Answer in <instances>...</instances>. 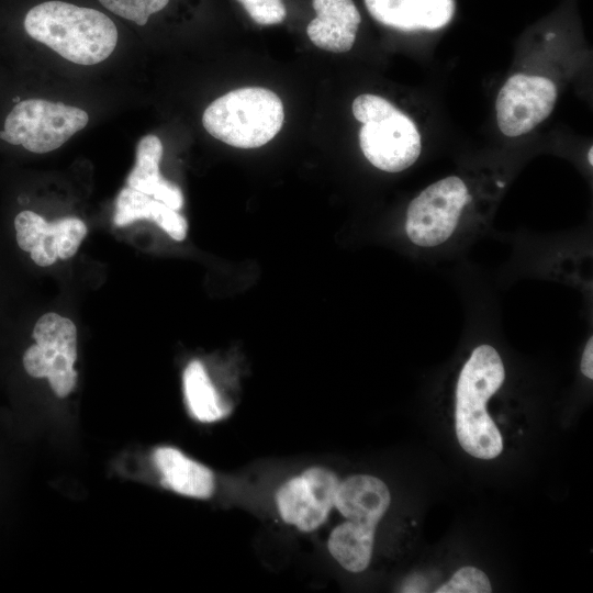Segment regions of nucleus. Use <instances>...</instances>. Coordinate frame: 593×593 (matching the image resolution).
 Returning <instances> with one entry per match:
<instances>
[{"instance_id": "1", "label": "nucleus", "mask_w": 593, "mask_h": 593, "mask_svg": "<svg viewBox=\"0 0 593 593\" xmlns=\"http://www.w3.org/2000/svg\"><path fill=\"white\" fill-rule=\"evenodd\" d=\"M26 33L65 59L85 66L105 60L118 43V29L104 13L63 1H46L29 10Z\"/></svg>"}, {"instance_id": "2", "label": "nucleus", "mask_w": 593, "mask_h": 593, "mask_svg": "<svg viewBox=\"0 0 593 593\" xmlns=\"http://www.w3.org/2000/svg\"><path fill=\"white\" fill-rule=\"evenodd\" d=\"M505 370L499 353L480 345L465 363L456 389V434L461 447L471 456L493 459L503 449L499 428L489 416L485 404L501 388Z\"/></svg>"}, {"instance_id": "3", "label": "nucleus", "mask_w": 593, "mask_h": 593, "mask_svg": "<svg viewBox=\"0 0 593 593\" xmlns=\"http://www.w3.org/2000/svg\"><path fill=\"white\" fill-rule=\"evenodd\" d=\"M281 99L261 87L232 90L215 99L203 112L202 124L214 138L238 148H257L281 130Z\"/></svg>"}, {"instance_id": "4", "label": "nucleus", "mask_w": 593, "mask_h": 593, "mask_svg": "<svg viewBox=\"0 0 593 593\" xmlns=\"http://www.w3.org/2000/svg\"><path fill=\"white\" fill-rule=\"evenodd\" d=\"M353 114L362 123L359 145L365 157L378 169L399 172L419 157L421 134L415 123L387 99L371 93L358 96Z\"/></svg>"}, {"instance_id": "5", "label": "nucleus", "mask_w": 593, "mask_h": 593, "mask_svg": "<svg viewBox=\"0 0 593 593\" xmlns=\"http://www.w3.org/2000/svg\"><path fill=\"white\" fill-rule=\"evenodd\" d=\"M89 122L88 113L77 107L44 99L18 102L4 120L0 138L44 154L59 148Z\"/></svg>"}, {"instance_id": "6", "label": "nucleus", "mask_w": 593, "mask_h": 593, "mask_svg": "<svg viewBox=\"0 0 593 593\" xmlns=\"http://www.w3.org/2000/svg\"><path fill=\"white\" fill-rule=\"evenodd\" d=\"M36 344L23 355V366L34 378H46L59 398H66L75 388L77 372V329L74 322L57 313L40 317L33 329Z\"/></svg>"}, {"instance_id": "7", "label": "nucleus", "mask_w": 593, "mask_h": 593, "mask_svg": "<svg viewBox=\"0 0 593 593\" xmlns=\"http://www.w3.org/2000/svg\"><path fill=\"white\" fill-rule=\"evenodd\" d=\"M471 200L459 177H446L428 186L409 204L405 223L409 238L422 247L443 244L455 232L463 208Z\"/></svg>"}, {"instance_id": "8", "label": "nucleus", "mask_w": 593, "mask_h": 593, "mask_svg": "<svg viewBox=\"0 0 593 593\" xmlns=\"http://www.w3.org/2000/svg\"><path fill=\"white\" fill-rule=\"evenodd\" d=\"M557 88L546 77L516 74L499 91L495 110L501 132L510 137L530 132L553 110Z\"/></svg>"}, {"instance_id": "9", "label": "nucleus", "mask_w": 593, "mask_h": 593, "mask_svg": "<svg viewBox=\"0 0 593 593\" xmlns=\"http://www.w3.org/2000/svg\"><path fill=\"white\" fill-rule=\"evenodd\" d=\"M339 481L325 468L313 467L286 482L277 492L282 519L302 532H312L327 518Z\"/></svg>"}, {"instance_id": "10", "label": "nucleus", "mask_w": 593, "mask_h": 593, "mask_svg": "<svg viewBox=\"0 0 593 593\" xmlns=\"http://www.w3.org/2000/svg\"><path fill=\"white\" fill-rule=\"evenodd\" d=\"M14 227L18 245L29 251L33 261L41 267L72 257L87 235L86 224L77 217L47 222L27 210L15 216Z\"/></svg>"}, {"instance_id": "11", "label": "nucleus", "mask_w": 593, "mask_h": 593, "mask_svg": "<svg viewBox=\"0 0 593 593\" xmlns=\"http://www.w3.org/2000/svg\"><path fill=\"white\" fill-rule=\"evenodd\" d=\"M378 22L401 31L437 30L455 13V0H365Z\"/></svg>"}, {"instance_id": "12", "label": "nucleus", "mask_w": 593, "mask_h": 593, "mask_svg": "<svg viewBox=\"0 0 593 593\" xmlns=\"http://www.w3.org/2000/svg\"><path fill=\"white\" fill-rule=\"evenodd\" d=\"M316 12L306 26L311 42L324 51L348 52L356 40L361 21L353 0H313Z\"/></svg>"}, {"instance_id": "13", "label": "nucleus", "mask_w": 593, "mask_h": 593, "mask_svg": "<svg viewBox=\"0 0 593 593\" xmlns=\"http://www.w3.org/2000/svg\"><path fill=\"white\" fill-rule=\"evenodd\" d=\"M390 501V492L383 481L357 474L339 482L334 506L348 521L377 526Z\"/></svg>"}, {"instance_id": "14", "label": "nucleus", "mask_w": 593, "mask_h": 593, "mask_svg": "<svg viewBox=\"0 0 593 593\" xmlns=\"http://www.w3.org/2000/svg\"><path fill=\"white\" fill-rule=\"evenodd\" d=\"M163 143L156 135L143 136L136 147V161L127 176V187L141 191L178 211L183 195L178 186L166 180L159 172Z\"/></svg>"}, {"instance_id": "15", "label": "nucleus", "mask_w": 593, "mask_h": 593, "mask_svg": "<svg viewBox=\"0 0 593 593\" xmlns=\"http://www.w3.org/2000/svg\"><path fill=\"white\" fill-rule=\"evenodd\" d=\"M163 483L179 494L208 499L214 491L212 471L174 447H159L154 454Z\"/></svg>"}, {"instance_id": "16", "label": "nucleus", "mask_w": 593, "mask_h": 593, "mask_svg": "<svg viewBox=\"0 0 593 593\" xmlns=\"http://www.w3.org/2000/svg\"><path fill=\"white\" fill-rule=\"evenodd\" d=\"M138 220L155 222L176 240L187 235V221L178 211L141 191L123 188L115 202L114 224L124 226Z\"/></svg>"}, {"instance_id": "17", "label": "nucleus", "mask_w": 593, "mask_h": 593, "mask_svg": "<svg viewBox=\"0 0 593 593\" xmlns=\"http://www.w3.org/2000/svg\"><path fill=\"white\" fill-rule=\"evenodd\" d=\"M376 526L347 521L335 527L328 538V550L348 571L360 572L370 563Z\"/></svg>"}, {"instance_id": "18", "label": "nucleus", "mask_w": 593, "mask_h": 593, "mask_svg": "<svg viewBox=\"0 0 593 593\" xmlns=\"http://www.w3.org/2000/svg\"><path fill=\"white\" fill-rule=\"evenodd\" d=\"M183 389L190 413L200 422H214L228 414L199 360L187 366L183 372Z\"/></svg>"}, {"instance_id": "19", "label": "nucleus", "mask_w": 593, "mask_h": 593, "mask_svg": "<svg viewBox=\"0 0 593 593\" xmlns=\"http://www.w3.org/2000/svg\"><path fill=\"white\" fill-rule=\"evenodd\" d=\"M99 2L112 13L145 25L149 16L163 10L169 0H99Z\"/></svg>"}, {"instance_id": "20", "label": "nucleus", "mask_w": 593, "mask_h": 593, "mask_svg": "<svg viewBox=\"0 0 593 593\" xmlns=\"http://www.w3.org/2000/svg\"><path fill=\"white\" fill-rule=\"evenodd\" d=\"M491 583L486 574L473 567L459 569L436 593H489Z\"/></svg>"}, {"instance_id": "21", "label": "nucleus", "mask_w": 593, "mask_h": 593, "mask_svg": "<svg viewBox=\"0 0 593 593\" xmlns=\"http://www.w3.org/2000/svg\"><path fill=\"white\" fill-rule=\"evenodd\" d=\"M243 4L254 22L260 25L281 23L287 9L282 0H236Z\"/></svg>"}, {"instance_id": "22", "label": "nucleus", "mask_w": 593, "mask_h": 593, "mask_svg": "<svg viewBox=\"0 0 593 593\" xmlns=\"http://www.w3.org/2000/svg\"><path fill=\"white\" fill-rule=\"evenodd\" d=\"M581 371L589 378L593 379V338L590 337L588 340L582 359H581Z\"/></svg>"}, {"instance_id": "23", "label": "nucleus", "mask_w": 593, "mask_h": 593, "mask_svg": "<svg viewBox=\"0 0 593 593\" xmlns=\"http://www.w3.org/2000/svg\"><path fill=\"white\" fill-rule=\"evenodd\" d=\"M428 588L427 581L417 574L412 575L405 581L402 592H425Z\"/></svg>"}, {"instance_id": "24", "label": "nucleus", "mask_w": 593, "mask_h": 593, "mask_svg": "<svg viewBox=\"0 0 593 593\" xmlns=\"http://www.w3.org/2000/svg\"><path fill=\"white\" fill-rule=\"evenodd\" d=\"M588 160L590 165H593V147L591 146L588 153Z\"/></svg>"}]
</instances>
